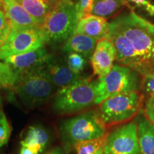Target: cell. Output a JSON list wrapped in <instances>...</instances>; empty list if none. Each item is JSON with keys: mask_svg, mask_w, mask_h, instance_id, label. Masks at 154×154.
Returning a JSON list of instances; mask_svg holds the SVG:
<instances>
[{"mask_svg": "<svg viewBox=\"0 0 154 154\" xmlns=\"http://www.w3.org/2000/svg\"><path fill=\"white\" fill-rule=\"evenodd\" d=\"M42 68L49 80L59 88L72 85L84 78L72 72L66 61L51 54L49 55Z\"/></svg>", "mask_w": 154, "mask_h": 154, "instance_id": "cell-10", "label": "cell"}, {"mask_svg": "<svg viewBox=\"0 0 154 154\" xmlns=\"http://www.w3.org/2000/svg\"><path fill=\"white\" fill-rule=\"evenodd\" d=\"M44 43L45 41L39 29L16 30L11 28L7 39L0 48V60L38 49L44 47Z\"/></svg>", "mask_w": 154, "mask_h": 154, "instance_id": "cell-9", "label": "cell"}, {"mask_svg": "<svg viewBox=\"0 0 154 154\" xmlns=\"http://www.w3.org/2000/svg\"><path fill=\"white\" fill-rule=\"evenodd\" d=\"M94 0H79L76 5V11L78 19L91 14L93 10Z\"/></svg>", "mask_w": 154, "mask_h": 154, "instance_id": "cell-26", "label": "cell"}, {"mask_svg": "<svg viewBox=\"0 0 154 154\" xmlns=\"http://www.w3.org/2000/svg\"><path fill=\"white\" fill-rule=\"evenodd\" d=\"M110 23L119 29L115 45L119 64L141 76L153 72V23L130 10L118 14Z\"/></svg>", "mask_w": 154, "mask_h": 154, "instance_id": "cell-1", "label": "cell"}, {"mask_svg": "<svg viewBox=\"0 0 154 154\" xmlns=\"http://www.w3.org/2000/svg\"><path fill=\"white\" fill-rule=\"evenodd\" d=\"M142 76L130 67L113 65L106 76L96 80L95 105H99L111 96L125 92L140 91Z\"/></svg>", "mask_w": 154, "mask_h": 154, "instance_id": "cell-7", "label": "cell"}, {"mask_svg": "<svg viewBox=\"0 0 154 154\" xmlns=\"http://www.w3.org/2000/svg\"><path fill=\"white\" fill-rule=\"evenodd\" d=\"M145 95L140 91L122 93L108 98L99 104L98 112L108 128L130 121L143 109Z\"/></svg>", "mask_w": 154, "mask_h": 154, "instance_id": "cell-5", "label": "cell"}, {"mask_svg": "<svg viewBox=\"0 0 154 154\" xmlns=\"http://www.w3.org/2000/svg\"><path fill=\"white\" fill-rule=\"evenodd\" d=\"M47 154H64V153H63V149L58 146V147H55L54 149L48 152Z\"/></svg>", "mask_w": 154, "mask_h": 154, "instance_id": "cell-29", "label": "cell"}, {"mask_svg": "<svg viewBox=\"0 0 154 154\" xmlns=\"http://www.w3.org/2000/svg\"><path fill=\"white\" fill-rule=\"evenodd\" d=\"M103 154H141L136 121H128L106 135Z\"/></svg>", "mask_w": 154, "mask_h": 154, "instance_id": "cell-8", "label": "cell"}, {"mask_svg": "<svg viewBox=\"0 0 154 154\" xmlns=\"http://www.w3.org/2000/svg\"><path fill=\"white\" fill-rule=\"evenodd\" d=\"M126 7L130 11L136 9L151 17L154 20V2L153 0H125Z\"/></svg>", "mask_w": 154, "mask_h": 154, "instance_id": "cell-22", "label": "cell"}, {"mask_svg": "<svg viewBox=\"0 0 154 154\" xmlns=\"http://www.w3.org/2000/svg\"><path fill=\"white\" fill-rule=\"evenodd\" d=\"M106 135L78 143L74 147L76 154H102L106 140Z\"/></svg>", "mask_w": 154, "mask_h": 154, "instance_id": "cell-20", "label": "cell"}, {"mask_svg": "<svg viewBox=\"0 0 154 154\" xmlns=\"http://www.w3.org/2000/svg\"><path fill=\"white\" fill-rule=\"evenodd\" d=\"M1 8H2V2H0V9H1Z\"/></svg>", "mask_w": 154, "mask_h": 154, "instance_id": "cell-31", "label": "cell"}, {"mask_svg": "<svg viewBox=\"0 0 154 154\" xmlns=\"http://www.w3.org/2000/svg\"><path fill=\"white\" fill-rule=\"evenodd\" d=\"M140 112L146 119L154 124V94L147 96Z\"/></svg>", "mask_w": 154, "mask_h": 154, "instance_id": "cell-27", "label": "cell"}, {"mask_svg": "<svg viewBox=\"0 0 154 154\" xmlns=\"http://www.w3.org/2000/svg\"><path fill=\"white\" fill-rule=\"evenodd\" d=\"M2 7L11 28L16 30L39 29L40 24L15 0H0Z\"/></svg>", "mask_w": 154, "mask_h": 154, "instance_id": "cell-11", "label": "cell"}, {"mask_svg": "<svg viewBox=\"0 0 154 154\" xmlns=\"http://www.w3.org/2000/svg\"><path fill=\"white\" fill-rule=\"evenodd\" d=\"M11 134L10 124L5 113L2 111L0 112V148L8 143Z\"/></svg>", "mask_w": 154, "mask_h": 154, "instance_id": "cell-24", "label": "cell"}, {"mask_svg": "<svg viewBox=\"0 0 154 154\" xmlns=\"http://www.w3.org/2000/svg\"><path fill=\"white\" fill-rule=\"evenodd\" d=\"M0 2H1V1H0Z\"/></svg>", "mask_w": 154, "mask_h": 154, "instance_id": "cell-33", "label": "cell"}, {"mask_svg": "<svg viewBox=\"0 0 154 154\" xmlns=\"http://www.w3.org/2000/svg\"><path fill=\"white\" fill-rule=\"evenodd\" d=\"M140 91L147 96L154 94V72L142 76Z\"/></svg>", "mask_w": 154, "mask_h": 154, "instance_id": "cell-25", "label": "cell"}, {"mask_svg": "<svg viewBox=\"0 0 154 154\" xmlns=\"http://www.w3.org/2000/svg\"><path fill=\"white\" fill-rule=\"evenodd\" d=\"M66 63L72 72L80 74L85 68L87 60L83 56L79 54L70 53L67 54Z\"/></svg>", "mask_w": 154, "mask_h": 154, "instance_id": "cell-23", "label": "cell"}, {"mask_svg": "<svg viewBox=\"0 0 154 154\" xmlns=\"http://www.w3.org/2000/svg\"><path fill=\"white\" fill-rule=\"evenodd\" d=\"M126 7L125 0H94L91 14L109 19Z\"/></svg>", "mask_w": 154, "mask_h": 154, "instance_id": "cell-18", "label": "cell"}, {"mask_svg": "<svg viewBox=\"0 0 154 154\" xmlns=\"http://www.w3.org/2000/svg\"><path fill=\"white\" fill-rule=\"evenodd\" d=\"M49 55L44 46L34 51L11 56L4 61L18 74L42 66Z\"/></svg>", "mask_w": 154, "mask_h": 154, "instance_id": "cell-13", "label": "cell"}, {"mask_svg": "<svg viewBox=\"0 0 154 154\" xmlns=\"http://www.w3.org/2000/svg\"><path fill=\"white\" fill-rule=\"evenodd\" d=\"M96 97V81L84 78L72 85L59 88L52 107L60 114L76 113L95 105Z\"/></svg>", "mask_w": 154, "mask_h": 154, "instance_id": "cell-6", "label": "cell"}, {"mask_svg": "<svg viewBox=\"0 0 154 154\" xmlns=\"http://www.w3.org/2000/svg\"><path fill=\"white\" fill-rule=\"evenodd\" d=\"M116 61V49L109 39L97 41L96 49L91 58L94 74L99 77L106 76L112 69Z\"/></svg>", "mask_w": 154, "mask_h": 154, "instance_id": "cell-12", "label": "cell"}, {"mask_svg": "<svg viewBox=\"0 0 154 154\" xmlns=\"http://www.w3.org/2000/svg\"><path fill=\"white\" fill-rule=\"evenodd\" d=\"M107 127L98 111H84L61 123L59 134L63 150L70 153L78 143L101 137L107 134Z\"/></svg>", "mask_w": 154, "mask_h": 154, "instance_id": "cell-2", "label": "cell"}, {"mask_svg": "<svg viewBox=\"0 0 154 154\" xmlns=\"http://www.w3.org/2000/svg\"><path fill=\"white\" fill-rule=\"evenodd\" d=\"M97 41L89 36L74 33L63 44L61 51L64 54L76 53L83 56L86 60H91Z\"/></svg>", "mask_w": 154, "mask_h": 154, "instance_id": "cell-15", "label": "cell"}, {"mask_svg": "<svg viewBox=\"0 0 154 154\" xmlns=\"http://www.w3.org/2000/svg\"><path fill=\"white\" fill-rule=\"evenodd\" d=\"M74 33L88 36L96 41L109 39L110 23L103 17L90 14L78 21Z\"/></svg>", "mask_w": 154, "mask_h": 154, "instance_id": "cell-14", "label": "cell"}, {"mask_svg": "<svg viewBox=\"0 0 154 154\" xmlns=\"http://www.w3.org/2000/svg\"><path fill=\"white\" fill-rule=\"evenodd\" d=\"M102 154H103V153H102Z\"/></svg>", "mask_w": 154, "mask_h": 154, "instance_id": "cell-32", "label": "cell"}, {"mask_svg": "<svg viewBox=\"0 0 154 154\" xmlns=\"http://www.w3.org/2000/svg\"><path fill=\"white\" fill-rule=\"evenodd\" d=\"M12 89L21 102L28 108L45 103L57 91V87L49 80L42 66L18 74Z\"/></svg>", "mask_w": 154, "mask_h": 154, "instance_id": "cell-4", "label": "cell"}, {"mask_svg": "<svg viewBox=\"0 0 154 154\" xmlns=\"http://www.w3.org/2000/svg\"><path fill=\"white\" fill-rule=\"evenodd\" d=\"M18 74L7 63L0 61V88H12L14 86Z\"/></svg>", "mask_w": 154, "mask_h": 154, "instance_id": "cell-21", "label": "cell"}, {"mask_svg": "<svg viewBox=\"0 0 154 154\" xmlns=\"http://www.w3.org/2000/svg\"><path fill=\"white\" fill-rule=\"evenodd\" d=\"M78 21L74 0H58L39 29L46 43L57 45L64 43L74 33Z\"/></svg>", "mask_w": 154, "mask_h": 154, "instance_id": "cell-3", "label": "cell"}, {"mask_svg": "<svg viewBox=\"0 0 154 154\" xmlns=\"http://www.w3.org/2000/svg\"><path fill=\"white\" fill-rule=\"evenodd\" d=\"M41 24L51 12L58 0H15Z\"/></svg>", "mask_w": 154, "mask_h": 154, "instance_id": "cell-17", "label": "cell"}, {"mask_svg": "<svg viewBox=\"0 0 154 154\" xmlns=\"http://www.w3.org/2000/svg\"><path fill=\"white\" fill-rule=\"evenodd\" d=\"M44 151L38 146H28L21 143V148L19 154H40Z\"/></svg>", "mask_w": 154, "mask_h": 154, "instance_id": "cell-28", "label": "cell"}, {"mask_svg": "<svg viewBox=\"0 0 154 154\" xmlns=\"http://www.w3.org/2000/svg\"><path fill=\"white\" fill-rule=\"evenodd\" d=\"M49 140V133L44 127L32 126L28 128L21 143L28 146H38L44 151L47 147Z\"/></svg>", "mask_w": 154, "mask_h": 154, "instance_id": "cell-19", "label": "cell"}, {"mask_svg": "<svg viewBox=\"0 0 154 154\" xmlns=\"http://www.w3.org/2000/svg\"><path fill=\"white\" fill-rule=\"evenodd\" d=\"M136 119L138 143L141 154H154V124L141 113Z\"/></svg>", "mask_w": 154, "mask_h": 154, "instance_id": "cell-16", "label": "cell"}, {"mask_svg": "<svg viewBox=\"0 0 154 154\" xmlns=\"http://www.w3.org/2000/svg\"><path fill=\"white\" fill-rule=\"evenodd\" d=\"M2 111V98H1V96H0V112Z\"/></svg>", "mask_w": 154, "mask_h": 154, "instance_id": "cell-30", "label": "cell"}]
</instances>
